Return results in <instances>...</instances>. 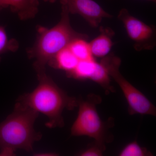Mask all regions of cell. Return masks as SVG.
<instances>
[{
  "mask_svg": "<svg viewBox=\"0 0 156 156\" xmlns=\"http://www.w3.org/2000/svg\"><path fill=\"white\" fill-rule=\"evenodd\" d=\"M38 84L32 92L20 95L17 102L48 118L47 127H63L62 114L65 109L72 110L78 106V99L70 96L58 87L46 73L45 69L37 71Z\"/></svg>",
  "mask_w": 156,
  "mask_h": 156,
  "instance_id": "1",
  "label": "cell"
},
{
  "mask_svg": "<svg viewBox=\"0 0 156 156\" xmlns=\"http://www.w3.org/2000/svg\"><path fill=\"white\" fill-rule=\"evenodd\" d=\"M39 113L16 102L14 111L0 123L1 155L12 156L18 150L33 151L34 144L42 138L34 125Z\"/></svg>",
  "mask_w": 156,
  "mask_h": 156,
  "instance_id": "2",
  "label": "cell"
},
{
  "mask_svg": "<svg viewBox=\"0 0 156 156\" xmlns=\"http://www.w3.org/2000/svg\"><path fill=\"white\" fill-rule=\"evenodd\" d=\"M69 14L66 7L62 5L59 22L50 29L41 32L34 47L29 50V56L34 60V66L36 71L45 69L46 66L74 40L88 38L87 35L73 29L71 25Z\"/></svg>",
  "mask_w": 156,
  "mask_h": 156,
  "instance_id": "3",
  "label": "cell"
},
{
  "mask_svg": "<svg viewBox=\"0 0 156 156\" xmlns=\"http://www.w3.org/2000/svg\"><path fill=\"white\" fill-rule=\"evenodd\" d=\"M101 102V98L93 94H89L85 100L78 99L79 112L71 128L72 136H88L103 145L112 141V135L109 132L112 120L103 122L97 112V105Z\"/></svg>",
  "mask_w": 156,
  "mask_h": 156,
  "instance_id": "4",
  "label": "cell"
},
{
  "mask_svg": "<svg viewBox=\"0 0 156 156\" xmlns=\"http://www.w3.org/2000/svg\"><path fill=\"white\" fill-rule=\"evenodd\" d=\"M101 62L105 66L111 78L121 88L128 105L129 114L156 116V108L145 95L123 76L119 70L121 59L114 53H110Z\"/></svg>",
  "mask_w": 156,
  "mask_h": 156,
  "instance_id": "5",
  "label": "cell"
},
{
  "mask_svg": "<svg viewBox=\"0 0 156 156\" xmlns=\"http://www.w3.org/2000/svg\"><path fill=\"white\" fill-rule=\"evenodd\" d=\"M118 18L123 23L128 37L137 51L153 50L156 46V29L130 14L126 9L120 10Z\"/></svg>",
  "mask_w": 156,
  "mask_h": 156,
  "instance_id": "6",
  "label": "cell"
},
{
  "mask_svg": "<svg viewBox=\"0 0 156 156\" xmlns=\"http://www.w3.org/2000/svg\"><path fill=\"white\" fill-rule=\"evenodd\" d=\"M70 14H77L92 27H98L104 18H112L109 14L94 0H60Z\"/></svg>",
  "mask_w": 156,
  "mask_h": 156,
  "instance_id": "7",
  "label": "cell"
},
{
  "mask_svg": "<svg viewBox=\"0 0 156 156\" xmlns=\"http://www.w3.org/2000/svg\"><path fill=\"white\" fill-rule=\"evenodd\" d=\"M99 31V34L89 44L92 56L102 58L109 54L113 45L112 39L115 33L112 29L102 26L100 27Z\"/></svg>",
  "mask_w": 156,
  "mask_h": 156,
  "instance_id": "8",
  "label": "cell"
},
{
  "mask_svg": "<svg viewBox=\"0 0 156 156\" xmlns=\"http://www.w3.org/2000/svg\"><path fill=\"white\" fill-rule=\"evenodd\" d=\"M7 7L17 13L22 20L32 19L38 11V0H5Z\"/></svg>",
  "mask_w": 156,
  "mask_h": 156,
  "instance_id": "9",
  "label": "cell"
},
{
  "mask_svg": "<svg viewBox=\"0 0 156 156\" xmlns=\"http://www.w3.org/2000/svg\"><path fill=\"white\" fill-rule=\"evenodd\" d=\"M79 62L78 58L67 47L58 53L48 64L53 68L63 70L68 75L75 69Z\"/></svg>",
  "mask_w": 156,
  "mask_h": 156,
  "instance_id": "10",
  "label": "cell"
},
{
  "mask_svg": "<svg viewBox=\"0 0 156 156\" xmlns=\"http://www.w3.org/2000/svg\"><path fill=\"white\" fill-rule=\"evenodd\" d=\"M90 80L100 85L104 89L106 93L114 92V88L111 84V77L105 66L100 62H97L95 71Z\"/></svg>",
  "mask_w": 156,
  "mask_h": 156,
  "instance_id": "11",
  "label": "cell"
},
{
  "mask_svg": "<svg viewBox=\"0 0 156 156\" xmlns=\"http://www.w3.org/2000/svg\"><path fill=\"white\" fill-rule=\"evenodd\" d=\"M97 62L94 58L79 61L75 69L68 76L79 80H90L95 71Z\"/></svg>",
  "mask_w": 156,
  "mask_h": 156,
  "instance_id": "12",
  "label": "cell"
},
{
  "mask_svg": "<svg viewBox=\"0 0 156 156\" xmlns=\"http://www.w3.org/2000/svg\"><path fill=\"white\" fill-rule=\"evenodd\" d=\"M68 47L79 61L94 58L87 39L82 38L76 39Z\"/></svg>",
  "mask_w": 156,
  "mask_h": 156,
  "instance_id": "13",
  "label": "cell"
},
{
  "mask_svg": "<svg viewBox=\"0 0 156 156\" xmlns=\"http://www.w3.org/2000/svg\"><path fill=\"white\" fill-rule=\"evenodd\" d=\"M120 156H150L152 154L147 149L140 145L136 141L127 144L120 152Z\"/></svg>",
  "mask_w": 156,
  "mask_h": 156,
  "instance_id": "14",
  "label": "cell"
},
{
  "mask_svg": "<svg viewBox=\"0 0 156 156\" xmlns=\"http://www.w3.org/2000/svg\"><path fill=\"white\" fill-rule=\"evenodd\" d=\"M18 44L14 39H9L5 29L0 26V60L1 56L4 53L17 50Z\"/></svg>",
  "mask_w": 156,
  "mask_h": 156,
  "instance_id": "15",
  "label": "cell"
},
{
  "mask_svg": "<svg viewBox=\"0 0 156 156\" xmlns=\"http://www.w3.org/2000/svg\"><path fill=\"white\" fill-rule=\"evenodd\" d=\"M105 150V145H101L95 142L94 144L89 147L79 154L81 156H101L103 155Z\"/></svg>",
  "mask_w": 156,
  "mask_h": 156,
  "instance_id": "16",
  "label": "cell"
},
{
  "mask_svg": "<svg viewBox=\"0 0 156 156\" xmlns=\"http://www.w3.org/2000/svg\"><path fill=\"white\" fill-rule=\"evenodd\" d=\"M7 8L5 0H0V11L4 8Z\"/></svg>",
  "mask_w": 156,
  "mask_h": 156,
  "instance_id": "17",
  "label": "cell"
},
{
  "mask_svg": "<svg viewBox=\"0 0 156 156\" xmlns=\"http://www.w3.org/2000/svg\"><path fill=\"white\" fill-rule=\"evenodd\" d=\"M36 156H56L57 154L54 153H40L35 154Z\"/></svg>",
  "mask_w": 156,
  "mask_h": 156,
  "instance_id": "18",
  "label": "cell"
},
{
  "mask_svg": "<svg viewBox=\"0 0 156 156\" xmlns=\"http://www.w3.org/2000/svg\"><path fill=\"white\" fill-rule=\"evenodd\" d=\"M45 2H49L50 3H54L55 2H56L57 0H44Z\"/></svg>",
  "mask_w": 156,
  "mask_h": 156,
  "instance_id": "19",
  "label": "cell"
},
{
  "mask_svg": "<svg viewBox=\"0 0 156 156\" xmlns=\"http://www.w3.org/2000/svg\"><path fill=\"white\" fill-rule=\"evenodd\" d=\"M146 1H150V2H156V0H146Z\"/></svg>",
  "mask_w": 156,
  "mask_h": 156,
  "instance_id": "20",
  "label": "cell"
}]
</instances>
